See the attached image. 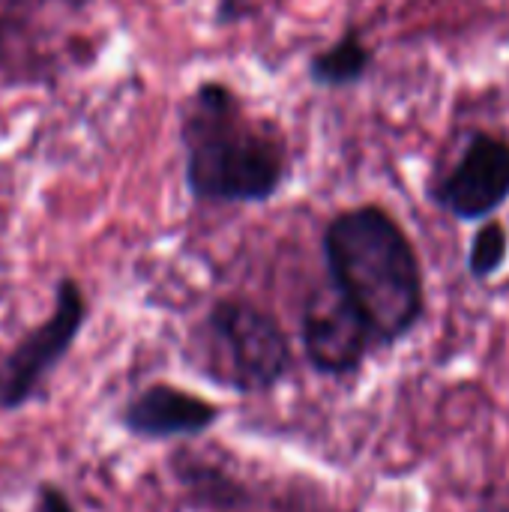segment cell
Wrapping results in <instances>:
<instances>
[{"label":"cell","instance_id":"1","mask_svg":"<svg viewBox=\"0 0 509 512\" xmlns=\"http://www.w3.org/2000/svg\"><path fill=\"white\" fill-rule=\"evenodd\" d=\"M183 183L198 204H267L291 177V147L279 123L249 114L243 96L216 78L180 105Z\"/></svg>","mask_w":509,"mask_h":512},{"label":"cell","instance_id":"2","mask_svg":"<svg viewBox=\"0 0 509 512\" xmlns=\"http://www.w3.org/2000/svg\"><path fill=\"white\" fill-rule=\"evenodd\" d=\"M321 252L330 285L366 321L378 348H393L417 330L426 315L423 264L390 210H339L324 228Z\"/></svg>","mask_w":509,"mask_h":512},{"label":"cell","instance_id":"3","mask_svg":"<svg viewBox=\"0 0 509 512\" xmlns=\"http://www.w3.org/2000/svg\"><path fill=\"white\" fill-rule=\"evenodd\" d=\"M195 342L204 354V375L240 396H267L294 369L285 327L273 312L246 297L216 300Z\"/></svg>","mask_w":509,"mask_h":512},{"label":"cell","instance_id":"4","mask_svg":"<svg viewBox=\"0 0 509 512\" xmlns=\"http://www.w3.org/2000/svg\"><path fill=\"white\" fill-rule=\"evenodd\" d=\"M87 318L84 288L78 279L60 276L48 318L33 324L0 360V414H15L45 396L48 381L75 348Z\"/></svg>","mask_w":509,"mask_h":512},{"label":"cell","instance_id":"5","mask_svg":"<svg viewBox=\"0 0 509 512\" xmlns=\"http://www.w3.org/2000/svg\"><path fill=\"white\" fill-rule=\"evenodd\" d=\"M429 201L456 222L495 219L509 201V138L474 129L456 162L429 186Z\"/></svg>","mask_w":509,"mask_h":512},{"label":"cell","instance_id":"6","mask_svg":"<svg viewBox=\"0 0 509 512\" xmlns=\"http://www.w3.org/2000/svg\"><path fill=\"white\" fill-rule=\"evenodd\" d=\"M222 408L192 390L174 384H147L132 393L120 411V429L144 444H168V441H195L219 426Z\"/></svg>","mask_w":509,"mask_h":512},{"label":"cell","instance_id":"7","mask_svg":"<svg viewBox=\"0 0 509 512\" xmlns=\"http://www.w3.org/2000/svg\"><path fill=\"white\" fill-rule=\"evenodd\" d=\"M330 297H312L303 309V351L318 375L342 378L363 369L366 357L378 348L366 321L345 303L336 288Z\"/></svg>","mask_w":509,"mask_h":512},{"label":"cell","instance_id":"8","mask_svg":"<svg viewBox=\"0 0 509 512\" xmlns=\"http://www.w3.org/2000/svg\"><path fill=\"white\" fill-rule=\"evenodd\" d=\"M375 48L366 42L357 24L345 27L327 48L315 51L306 63V75L321 90H348L372 75Z\"/></svg>","mask_w":509,"mask_h":512},{"label":"cell","instance_id":"9","mask_svg":"<svg viewBox=\"0 0 509 512\" xmlns=\"http://www.w3.org/2000/svg\"><path fill=\"white\" fill-rule=\"evenodd\" d=\"M507 255V225L498 222V219H486V222H480V228H477L474 237H471V246H468V273H471L477 282H489V279H495V276L504 270Z\"/></svg>","mask_w":509,"mask_h":512},{"label":"cell","instance_id":"10","mask_svg":"<svg viewBox=\"0 0 509 512\" xmlns=\"http://www.w3.org/2000/svg\"><path fill=\"white\" fill-rule=\"evenodd\" d=\"M252 15H255V0H216L213 24L228 27V24H240Z\"/></svg>","mask_w":509,"mask_h":512},{"label":"cell","instance_id":"11","mask_svg":"<svg viewBox=\"0 0 509 512\" xmlns=\"http://www.w3.org/2000/svg\"><path fill=\"white\" fill-rule=\"evenodd\" d=\"M36 510L39 512H78L72 498L57 483H39L36 486Z\"/></svg>","mask_w":509,"mask_h":512},{"label":"cell","instance_id":"12","mask_svg":"<svg viewBox=\"0 0 509 512\" xmlns=\"http://www.w3.org/2000/svg\"><path fill=\"white\" fill-rule=\"evenodd\" d=\"M57 3H63V6L72 9V12H84V9L90 6V0H57Z\"/></svg>","mask_w":509,"mask_h":512}]
</instances>
